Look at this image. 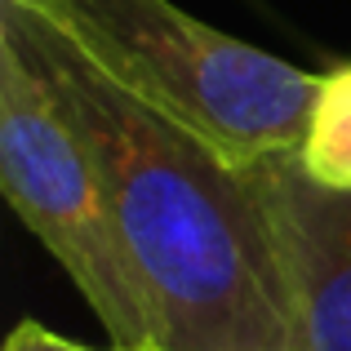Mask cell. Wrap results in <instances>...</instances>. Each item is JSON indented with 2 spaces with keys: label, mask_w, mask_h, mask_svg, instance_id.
<instances>
[{
  "label": "cell",
  "mask_w": 351,
  "mask_h": 351,
  "mask_svg": "<svg viewBox=\"0 0 351 351\" xmlns=\"http://www.w3.org/2000/svg\"><path fill=\"white\" fill-rule=\"evenodd\" d=\"M112 351H129V347H112ZM138 351H160V347H138Z\"/></svg>",
  "instance_id": "7"
},
{
  "label": "cell",
  "mask_w": 351,
  "mask_h": 351,
  "mask_svg": "<svg viewBox=\"0 0 351 351\" xmlns=\"http://www.w3.org/2000/svg\"><path fill=\"white\" fill-rule=\"evenodd\" d=\"M302 165L329 187L351 191V67L325 76L311 116L307 143H302Z\"/></svg>",
  "instance_id": "5"
},
{
  "label": "cell",
  "mask_w": 351,
  "mask_h": 351,
  "mask_svg": "<svg viewBox=\"0 0 351 351\" xmlns=\"http://www.w3.org/2000/svg\"><path fill=\"white\" fill-rule=\"evenodd\" d=\"M0 23L76 125L152 307L160 351H298L289 280L249 169L103 76L23 0Z\"/></svg>",
  "instance_id": "1"
},
{
  "label": "cell",
  "mask_w": 351,
  "mask_h": 351,
  "mask_svg": "<svg viewBox=\"0 0 351 351\" xmlns=\"http://www.w3.org/2000/svg\"><path fill=\"white\" fill-rule=\"evenodd\" d=\"M5 351H98V347L71 343V338L45 329L40 320H18L14 334H9V343H5ZM107 351H112V347H107Z\"/></svg>",
  "instance_id": "6"
},
{
  "label": "cell",
  "mask_w": 351,
  "mask_h": 351,
  "mask_svg": "<svg viewBox=\"0 0 351 351\" xmlns=\"http://www.w3.org/2000/svg\"><path fill=\"white\" fill-rule=\"evenodd\" d=\"M0 187L27 232L71 276L112 347H156L152 307L112 223L103 178L49 76L0 23Z\"/></svg>",
  "instance_id": "3"
},
{
  "label": "cell",
  "mask_w": 351,
  "mask_h": 351,
  "mask_svg": "<svg viewBox=\"0 0 351 351\" xmlns=\"http://www.w3.org/2000/svg\"><path fill=\"white\" fill-rule=\"evenodd\" d=\"M289 280L298 351H351V191L329 187L302 152L249 165Z\"/></svg>",
  "instance_id": "4"
},
{
  "label": "cell",
  "mask_w": 351,
  "mask_h": 351,
  "mask_svg": "<svg viewBox=\"0 0 351 351\" xmlns=\"http://www.w3.org/2000/svg\"><path fill=\"white\" fill-rule=\"evenodd\" d=\"M112 85L214 147L263 165L302 152L325 76L191 18L173 0H23Z\"/></svg>",
  "instance_id": "2"
}]
</instances>
